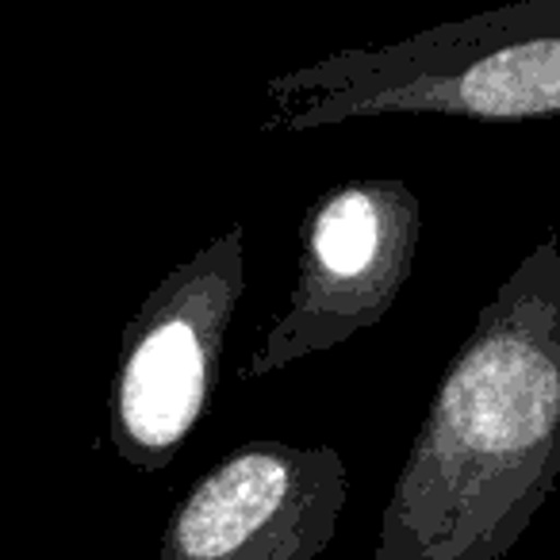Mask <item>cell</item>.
<instances>
[{"instance_id":"cell-1","label":"cell","mask_w":560,"mask_h":560,"mask_svg":"<svg viewBox=\"0 0 560 560\" xmlns=\"http://www.w3.org/2000/svg\"><path fill=\"white\" fill-rule=\"evenodd\" d=\"M560 480V238L549 231L445 365L373 560H503Z\"/></svg>"},{"instance_id":"cell-2","label":"cell","mask_w":560,"mask_h":560,"mask_svg":"<svg viewBox=\"0 0 560 560\" xmlns=\"http://www.w3.org/2000/svg\"><path fill=\"white\" fill-rule=\"evenodd\" d=\"M265 104V135L384 116H560V0H518L384 47L338 50L269 78Z\"/></svg>"},{"instance_id":"cell-3","label":"cell","mask_w":560,"mask_h":560,"mask_svg":"<svg viewBox=\"0 0 560 560\" xmlns=\"http://www.w3.org/2000/svg\"><path fill=\"white\" fill-rule=\"evenodd\" d=\"M242 292L246 226L231 223L165 272L131 315L108 384V438L127 468L162 472L196 430Z\"/></svg>"},{"instance_id":"cell-4","label":"cell","mask_w":560,"mask_h":560,"mask_svg":"<svg viewBox=\"0 0 560 560\" xmlns=\"http://www.w3.org/2000/svg\"><path fill=\"white\" fill-rule=\"evenodd\" d=\"M419 226V196L396 177L342 180L315 196L300 223L289 307L261 335L238 381H261L376 327L411 277Z\"/></svg>"},{"instance_id":"cell-5","label":"cell","mask_w":560,"mask_h":560,"mask_svg":"<svg viewBox=\"0 0 560 560\" xmlns=\"http://www.w3.org/2000/svg\"><path fill=\"white\" fill-rule=\"evenodd\" d=\"M346 499L335 445L246 442L173 506L158 560H319Z\"/></svg>"}]
</instances>
